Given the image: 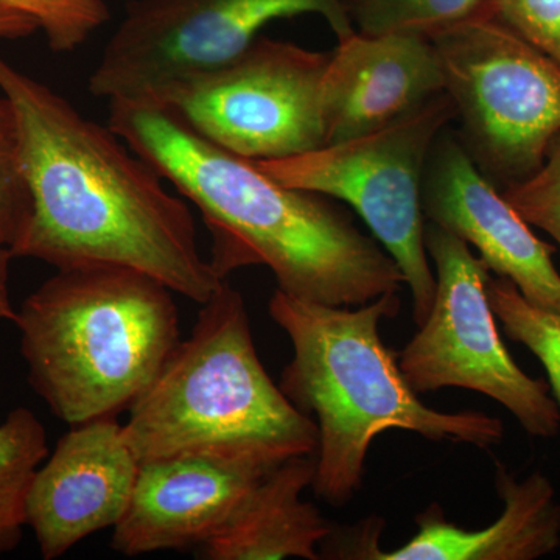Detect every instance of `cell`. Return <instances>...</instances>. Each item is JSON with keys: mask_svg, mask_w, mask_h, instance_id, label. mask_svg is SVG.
I'll use <instances>...</instances> for the list:
<instances>
[{"mask_svg": "<svg viewBox=\"0 0 560 560\" xmlns=\"http://www.w3.org/2000/svg\"><path fill=\"white\" fill-rule=\"evenodd\" d=\"M32 217L14 257L57 270L113 265L145 272L202 304L224 282L198 246L187 201L108 125L0 57Z\"/></svg>", "mask_w": 560, "mask_h": 560, "instance_id": "cell-1", "label": "cell"}, {"mask_svg": "<svg viewBox=\"0 0 560 560\" xmlns=\"http://www.w3.org/2000/svg\"><path fill=\"white\" fill-rule=\"evenodd\" d=\"M108 127L200 209L220 278L267 267L298 300L360 307L405 285L396 261L330 198L283 186L150 97L109 101Z\"/></svg>", "mask_w": 560, "mask_h": 560, "instance_id": "cell-2", "label": "cell"}, {"mask_svg": "<svg viewBox=\"0 0 560 560\" xmlns=\"http://www.w3.org/2000/svg\"><path fill=\"white\" fill-rule=\"evenodd\" d=\"M400 308V291L360 307H335L278 289L268 304L271 319L293 346L279 386L298 410L315 418L312 488L331 506L353 499L363 485L371 444L385 431H412L433 442L478 448L503 441L500 419L481 411H438L419 399L381 338L382 320L396 318Z\"/></svg>", "mask_w": 560, "mask_h": 560, "instance_id": "cell-3", "label": "cell"}, {"mask_svg": "<svg viewBox=\"0 0 560 560\" xmlns=\"http://www.w3.org/2000/svg\"><path fill=\"white\" fill-rule=\"evenodd\" d=\"M124 434L139 463L200 455L271 469L318 451L315 420L265 371L245 301L228 280L132 404Z\"/></svg>", "mask_w": 560, "mask_h": 560, "instance_id": "cell-4", "label": "cell"}, {"mask_svg": "<svg viewBox=\"0 0 560 560\" xmlns=\"http://www.w3.org/2000/svg\"><path fill=\"white\" fill-rule=\"evenodd\" d=\"M173 294L145 272L88 265L58 270L22 302L28 383L55 418L80 425L130 411L180 341Z\"/></svg>", "mask_w": 560, "mask_h": 560, "instance_id": "cell-5", "label": "cell"}, {"mask_svg": "<svg viewBox=\"0 0 560 560\" xmlns=\"http://www.w3.org/2000/svg\"><path fill=\"white\" fill-rule=\"evenodd\" d=\"M455 117L444 91L381 130L289 160L254 161L283 186L345 201L357 210L404 275L418 326L430 315L436 294L425 248L423 178L436 140Z\"/></svg>", "mask_w": 560, "mask_h": 560, "instance_id": "cell-6", "label": "cell"}, {"mask_svg": "<svg viewBox=\"0 0 560 560\" xmlns=\"http://www.w3.org/2000/svg\"><path fill=\"white\" fill-rule=\"evenodd\" d=\"M478 167L504 187L534 175L560 135V68L493 14L429 36Z\"/></svg>", "mask_w": 560, "mask_h": 560, "instance_id": "cell-7", "label": "cell"}, {"mask_svg": "<svg viewBox=\"0 0 560 560\" xmlns=\"http://www.w3.org/2000/svg\"><path fill=\"white\" fill-rule=\"evenodd\" d=\"M425 248L434 264L436 294L430 315L399 355L416 394L464 388L499 401L534 438L560 430L550 385L515 363L501 340L488 298L490 271L458 235L430 223Z\"/></svg>", "mask_w": 560, "mask_h": 560, "instance_id": "cell-8", "label": "cell"}, {"mask_svg": "<svg viewBox=\"0 0 560 560\" xmlns=\"http://www.w3.org/2000/svg\"><path fill=\"white\" fill-rule=\"evenodd\" d=\"M329 58L330 51L259 36L219 68L143 97L245 160H289L326 143L323 81Z\"/></svg>", "mask_w": 560, "mask_h": 560, "instance_id": "cell-9", "label": "cell"}, {"mask_svg": "<svg viewBox=\"0 0 560 560\" xmlns=\"http://www.w3.org/2000/svg\"><path fill=\"white\" fill-rule=\"evenodd\" d=\"M316 14L352 35L345 0H131L88 81L94 97H143L242 54L278 20Z\"/></svg>", "mask_w": 560, "mask_h": 560, "instance_id": "cell-10", "label": "cell"}, {"mask_svg": "<svg viewBox=\"0 0 560 560\" xmlns=\"http://www.w3.org/2000/svg\"><path fill=\"white\" fill-rule=\"evenodd\" d=\"M139 469L117 418L72 425L28 490L27 526L43 559L62 558L92 534L116 528L130 506Z\"/></svg>", "mask_w": 560, "mask_h": 560, "instance_id": "cell-11", "label": "cell"}, {"mask_svg": "<svg viewBox=\"0 0 560 560\" xmlns=\"http://www.w3.org/2000/svg\"><path fill=\"white\" fill-rule=\"evenodd\" d=\"M422 208L431 223L474 246L488 270L510 279L530 304L560 313L555 246L536 237L453 136H442L431 151Z\"/></svg>", "mask_w": 560, "mask_h": 560, "instance_id": "cell-12", "label": "cell"}, {"mask_svg": "<svg viewBox=\"0 0 560 560\" xmlns=\"http://www.w3.org/2000/svg\"><path fill=\"white\" fill-rule=\"evenodd\" d=\"M271 469L200 455L140 463L110 547L128 558L201 547Z\"/></svg>", "mask_w": 560, "mask_h": 560, "instance_id": "cell-13", "label": "cell"}, {"mask_svg": "<svg viewBox=\"0 0 560 560\" xmlns=\"http://www.w3.org/2000/svg\"><path fill=\"white\" fill-rule=\"evenodd\" d=\"M441 92L444 77L430 38L353 32L338 40L324 73L326 143L381 130Z\"/></svg>", "mask_w": 560, "mask_h": 560, "instance_id": "cell-14", "label": "cell"}, {"mask_svg": "<svg viewBox=\"0 0 560 560\" xmlns=\"http://www.w3.org/2000/svg\"><path fill=\"white\" fill-rule=\"evenodd\" d=\"M495 488L504 510L488 528H459L433 503L416 517L418 533L404 547L375 545L368 560H534L558 550L560 503L550 478L537 470L518 481L497 460Z\"/></svg>", "mask_w": 560, "mask_h": 560, "instance_id": "cell-15", "label": "cell"}, {"mask_svg": "<svg viewBox=\"0 0 560 560\" xmlns=\"http://www.w3.org/2000/svg\"><path fill=\"white\" fill-rule=\"evenodd\" d=\"M315 455L283 460L261 477L237 510L201 545L209 560L320 559L334 530L318 508L302 500L315 478Z\"/></svg>", "mask_w": 560, "mask_h": 560, "instance_id": "cell-16", "label": "cell"}, {"mask_svg": "<svg viewBox=\"0 0 560 560\" xmlns=\"http://www.w3.org/2000/svg\"><path fill=\"white\" fill-rule=\"evenodd\" d=\"M47 456V433L40 420L27 408H14L0 423V556L21 544L28 490Z\"/></svg>", "mask_w": 560, "mask_h": 560, "instance_id": "cell-17", "label": "cell"}, {"mask_svg": "<svg viewBox=\"0 0 560 560\" xmlns=\"http://www.w3.org/2000/svg\"><path fill=\"white\" fill-rule=\"evenodd\" d=\"M353 31L363 35L429 36L492 14V0H345Z\"/></svg>", "mask_w": 560, "mask_h": 560, "instance_id": "cell-18", "label": "cell"}, {"mask_svg": "<svg viewBox=\"0 0 560 560\" xmlns=\"http://www.w3.org/2000/svg\"><path fill=\"white\" fill-rule=\"evenodd\" d=\"M488 298L506 337L525 346L544 364L560 410V313L530 304L510 279L499 276H490Z\"/></svg>", "mask_w": 560, "mask_h": 560, "instance_id": "cell-19", "label": "cell"}, {"mask_svg": "<svg viewBox=\"0 0 560 560\" xmlns=\"http://www.w3.org/2000/svg\"><path fill=\"white\" fill-rule=\"evenodd\" d=\"M0 7L21 11L38 22L57 54L79 49L109 20L103 0H0Z\"/></svg>", "mask_w": 560, "mask_h": 560, "instance_id": "cell-20", "label": "cell"}, {"mask_svg": "<svg viewBox=\"0 0 560 560\" xmlns=\"http://www.w3.org/2000/svg\"><path fill=\"white\" fill-rule=\"evenodd\" d=\"M32 217V197L22 168L16 113L0 92V242L13 248Z\"/></svg>", "mask_w": 560, "mask_h": 560, "instance_id": "cell-21", "label": "cell"}, {"mask_svg": "<svg viewBox=\"0 0 560 560\" xmlns=\"http://www.w3.org/2000/svg\"><path fill=\"white\" fill-rule=\"evenodd\" d=\"M501 194L529 226L547 232L560 246V135L539 171Z\"/></svg>", "mask_w": 560, "mask_h": 560, "instance_id": "cell-22", "label": "cell"}, {"mask_svg": "<svg viewBox=\"0 0 560 560\" xmlns=\"http://www.w3.org/2000/svg\"><path fill=\"white\" fill-rule=\"evenodd\" d=\"M492 14L560 68V0H492Z\"/></svg>", "mask_w": 560, "mask_h": 560, "instance_id": "cell-23", "label": "cell"}, {"mask_svg": "<svg viewBox=\"0 0 560 560\" xmlns=\"http://www.w3.org/2000/svg\"><path fill=\"white\" fill-rule=\"evenodd\" d=\"M39 31V24L21 11L0 7V39H24Z\"/></svg>", "mask_w": 560, "mask_h": 560, "instance_id": "cell-24", "label": "cell"}, {"mask_svg": "<svg viewBox=\"0 0 560 560\" xmlns=\"http://www.w3.org/2000/svg\"><path fill=\"white\" fill-rule=\"evenodd\" d=\"M13 259L14 256L9 246L0 242V320H11V323L16 318V308L10 293V265Z\"/></svg>", "mask_w": 560, "mask_h": 560, "instance_id": "cell-25", "label": "cell"}]
</instances>
